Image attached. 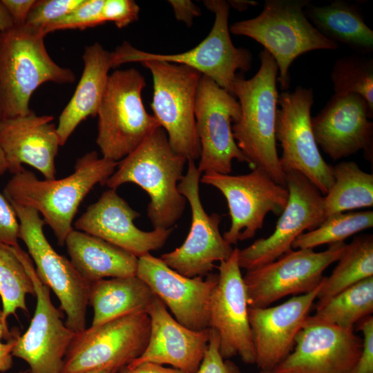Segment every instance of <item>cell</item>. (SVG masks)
<instances>
[{
    "mask_svg": "<svg viewBox=\"0 0 373 373\" xmlns=\"http://www.w3.org/2000/svg\"><path fill=\"white\" fill-rule=\"evenodd\" d=\"M117 164L118 162L99 158L93 151L76 161L72 174L59 180H41L23 168L8 181L3 195L10 203L32 208L41 214L62 246L84 198L97 184H106Z\"/></svg>",
    "mask_w": 373,
    "mask_h": 373,
    "instance_id": "cell-1",
    "label": "cell"
},
{
    "mask_svg": "<svg viewBox=\"0 0 373 373\" xmlns=\"http://www.w3.org/2000/svg\"><path fill=\"white\" fill-rule=\"evenodd\" d=\"M260 66L249 79L237 74L232 95L240 106V117L231 126L238 147L254 168L267 172L278 184L285 186V172L278 155L276 119L278 93V68L265 49L259 53Z\"/></svg>",
    "mask_w": 373,
    "mask_h": 373,
    "instance_id": "cell-2",
    "label": "cell"
},
{
    "mask_svg": "<svg viewBox=\"0 0 373 373\" xmlns=\"http://www.w3.org/2000/svg\"><path fill=\"white\" fill-rule=\"evenodd\" d=\"M187 160L171 149L165 131L159 127L133 151L118 162L106 185L116 190L134 183L150 197L147 216L154 229H170L181 218L186 200L178 189Z\"/></svg>",
    "mask_w": 373,
    "mask_h": 373,
    "instance_id": "cell-3",
    "label": "cell"
},
{
    "mask_svg": "<svg viewBox=\"0 0 373 373\" xmlns=\"http://www.w3.org/2000/svg\"><path fill=\"white\" fill-rule=\"evenodd\" d=\"M45 36L26 25L0 32V120L29 113L31 96L44 83L75 82L74 73L49 55Z\"/></svg>",
    "mask_w": 373,
    "mask_h": 373,
    "instance_id": "cell-4",
    "label": "cell"
},
{
    "mask_svg": "<svg viewBox=\"0 0 373 373\" xmlns=\"http://www.w3.org/2000/svg\"><path fill=\"white\" fill-rule=\"evenodd\" d=\"M309 3V0H266L258 16L229 27L230 32L256 40L273 57L283 91L289 87V67L298 56L312 50H333L339 47L308 20L304 9Z\"/></svg>",
    "mask_w": 373,
    "mask_h": 373,
    "instance_id": "cell-5",
    "label": "cell"
},
{
    "mask_svg": "<svg viewBox=\"0 0 373 373\" xmlns=\"http://www.w3.org/2000/svg\"><path fill=\"white\" fill-rule=\"evenodd\" d=\"M145 86L144 77L133 68L109 75L97 113L96 143L103 157L122 160L160 127L144 106Z\"/></svg>",
    "mask_w": 373,
    "mask_h": 373,
    "instance_id": "cell-6",
    "label": "cell"
},
{
    "mask_svg": "<svg viewBox=\"0 0 373 373\" xmlns=\"http://www.w3.org/2000/svg\"><path fill=\"white\" fill-rule=\"evenodd\" d=\"M204 4L215 14V21L209 35L198 46L184 52L164 55L142 51L124 41L111 52L113 68L128 62L141 63L146 60L182 64L210 78L232 95L236 71L249 70L252 55L249 50L236 48L232 43L228 24L229 3L223 0H207L204 1Z\"/></svg>",
    "mask_w": 373,
    "mask_h": 373,
    "instance_id": "cell-7",
    "label": "cell"
},
{
    "mask_svg": "<svg viewBox=\"0 0 373 373\" xmlns=\"http://www.w3.org/2000/svg\"><path fill=\"white\" fill-rule=\"evenodd\" d=\"M142 65L152 75L153 116L166 132L173 151L186 160L200 158L195 106L202 75L182 64L146 60Z\"/></svg>",
    "mask_w": 373,
    "mask_h": 373,
    "instance_id": "cell-8",
    "label": "cell"
},
{
    "mask_svg": "<svg viewBox=\"0 0 373 373\" xmlns=\"http://www.w3.org/2000/svg\"><path fill=\"white\" fill-rule=\"evenodd\" d=\"M10 204L19 222V238L26 245L38 277L59 299L66 315V325L75 334L84 331L90 283L50 245L44 233L45 222L37 211Z\"/></svg>",
    "mask_w": 373,
    "mask_h": 373,
    "instance_id": "cell-9",
    "label": "cell"
},
{
    "mask_svg": "<svg viewBox=\"0 0 373 373\" xmlns=\"http://www.w3.org/2000/svg\"><path fill=\"white\" fill-rule=\"evenodd\" d=\"M150 333L146 312L131 314L75 334L61 373H86L106 367L121 370L144 352Z\"/></svg>",
    "mask_w": 373,
    "mask_h": 373,
    "instance_id": "cell-10",
    "label": "cell"
},
{
    "mask_svg": "<svg viewBox=\"0 0 373 373\" xmlns=\"http://www.w3.org/2000/svg\"><path fill=\"white\" fill-rule=\"evenodd\" d=\"M345 246L339 242L319 252L292 249L271 262L246 271L243 280L248 306L267 307L285 296L314 291L321 285L324 271L338 260Z\"/></svg>",
    "mask_w": 373,
    "mask_h": 373,
    "instance_id": "cell-11",
    "label": "cell"
},
{
    "mask_svg": "<svg viewBox=\"0 0 373 373\" xmlns=\"http://www.w3.org/2000/svg\"><path fill=\"white\" fill-rule=\"evenodd\" d=\"M200 182L218 189L227 200L231 225L223 237L231 245L252 238L269 213L280 215L289 198L286 186L258 167L242 175L204 173Z\"/></svg>",
    "mask_w": 373,
    "mask_h": 373,
    "instance_id": "cell-12",
    "label": "cell"
},
{
    "mask_svg": "<svg viewBox=\"0 0 373 373\" xmlns=\"http://www.w3.org/2000/svg\"><path fill=\"white\" fill-rule=\"evenodd\" d=\"M312 89L298 86L294 92L278 94L276 138L282 146L285 172L296 171L325 195L334 183L332 166L322 157L312 128Z\"/></svg>",
    "mask_w": 373,
    "mask_h": 373,
    "instance_id": "cell-13",
    "label": "cell"
},
{
    "mask_svg": "<svg viewBox=\"0 0 373 373\" xmlns=\"http://www.w3.org/2000/svg\"><path fill=\"white\" fill-rule=\"evenodd\" d=\"M12 249L27 271L36 296L30 325L18 337L12 355L28 364V373H61L65 355L76 334L62 321L51 301L50 289L38 277L30 256L19 245Z\"/></svg>",
    "mask_w": 373,
    "mask_h": 373,
    "instance_id": "cell-14",
    "label": "cell"
},
{
    "mask_svg": "<svg viewBox=\"0 0 373 373\" xmlns=\"http://www.w3.org/2000/svg\"><path fill=\"white\" fill-rule=\"evenodd\" d=\"M201 171L195 161L187 160V171L178 184L180 193L189 202L191 222L187 237L179 247L163 254L160 258L171 269L189 278L207 276L216 262L227 260L233 249L220 232L221 216L209 215L200 196Z\"/></svg>",
    "mask_w": 373,
    "mask_h": 373,
    "instance_id": "cell-15",
    "label": "cell"
},
{
    "mask_svg": "<svg viewBox=\"0 0 373 373\" xmlns=\"http://www.w3.org/2000/svg\"><path fill=\"white\" fill-rule=\"evenodd\" d=\"M289 191L286 207L274 232L238 251V262L246 271L268 264L292 250L294 241L305 231L318 227L325 218L324 198L303 174L285 171Z\"/></svg>",
    "mask_w": 373,
    "mask_h": 373,
    "instance_id": "cell-16",
    "label": "cell"
},
{
    "mask_svg": "<svg viewBox=\"0 0 373 373\" xmlns=\"http://www.w3.org/2000/svg\"><path fill=\"white\" fill-rule=\"evenodd\" d=\"M237 99L210 78L202 75L196 94L195 118L200 145L201 173L230 174L232 162L248 160L238 147L232 124L240 117Z\"/></svg>",
    "mask_w": 373,
    "mask_h": 373,
    "instance_id": "cell-17",
    "label": "cell"
},
{
    "mask_svg": "<svg viewBox=\"0 0 373 373\" xmlns=\"http://www.w3.org/2000/svg\"><path fill=\"white\" fill-rule=\"evenodd\" d=\"M238 248L218 266V283L209 306V326L219 336L224 359L239 356L246 364L256 363V352L248 317V304Z\"/></svg>",
    "mask_w": 373,
    "mask_h": 373,
    "instance_id": "cell-18",
    "label": "cell"
},
{
    "mask_svg": "<svg viewBox=\"0 0 373 373\" xmlns=\"http://www.w3.org/2000/svg\"><path fill=\"white\" fill-rule=\"evenodd\" d=\"M363 340L354 331L308 316L291 353L273 370L276 373H352Z\"/></svg>",
    "mask_w": 373,
    "mask_h": 373,
    "instance_id": "cell-19",
    "label": "cell"
},
{
    "mask_svg": "<svg viewBox=\"0 0 373 373\" xmlns=\"http://www.w3.org/2000/svg\"><path fill=\"white\" fill-rule=\"evenodd\" d=\"M136 276L180 324L196 331L209 328V301L218 274L189 278L170 268L160 258L147 254L138 258Z\"/></svg>",
    "mask_w": 373,
    "mask_h": 373,
    "instance_id": "cell-20",
    "label": "cell"
},
{
    "mask_svg": "<svg viewBox=\"0 0 373 373\" xmlns=\"http://www.w3.org/2000/svg\"><path fill=\"white\" fill-rule=\"evenodd\" d=\"M365 99L350 93L334 95L323 109L312 117V128L318 146L332 160L349 157L363 151L372 158L373 123Z\"/></svg>",
    "mask_w": 373,
    "mask_h": 373,
    "instance_id": "cell-21",
    "label": "cell"
},
{
    "mask_svg": "<svg viewBox=\"0 0 373 373\" xmlns=\"http://www.w3.org/2000/svg\"><path fill=\"white\" fill-rule=\"evenodd\" d=\"M140 216L116 190L110 189L87 208L75 222V227L139 258L161 249L173 229L142 231L134 224Z\"/></svg>",
    "mask_w": 373,
    "mask_h": 373,
    "instance_id": "cell-22",
    "label": "cell"
},
{
    "mask_svg": "<svg viewBox=\"0 0 373 373\" xmlns=\"http://www.w3.org/2000/svg\"><path fill=\"white\" fill-rule=\"evenodd\" d=\"M321 284L314 291L294 296L278 305L248 307L255 364L261 370H274L293 350Z\"/></svg>",
    "mask_w": 373,
    "mask_h": 373,
    "instance_id": "cell-23",
    "label": "cell"
},
{
    "mask_svg": "<svg viewBox=\"0 0 373 373\" xmlns=\"http://www.w3.org/2000/svg\"><path fill=\"white\" fill-rule=\"evenodd\" d=\"M147 314L150 333L146 347L125 368L151 362L170 365L184 373H195L207 349L210 329L196 331L182 325L157 296Z\"/></svg>",
    "mask_w": 373,
    "mask_h": 373,
    "instance_id": "cell-24",
    "label": "cell"
},
{
    "mask_svg": "<svg viewBox=\"0 0 373 373\" xmlns=\"http://www.w3.org/2000/svg\"><path fill=\"white\" fill-rule=\"evenodd\" d=\"M54 117L37 115L33 111L0 120V142L13 175L23 164L38 170L46 180L55 179V160L60 145Z\"/></svg>",
    "mask_w": 373,
    "mask_h": 373,
    "instance_id": "cell-25",
    "label": "cell"
},
{
    "mask_svg": "<svg viewBox=\"0 0 373 373\" xmlns=\"http://www.w3.org/2000/svg\"><path fill=\"white\" fill-rule=\"evenodd\" d=\"M84 69L70 100L62 111L57 126L63 146L77 126L89 116H96L113 68L112 53L99 43L84 48Z\"/></svg>",
    "mask_w": 373,
    "mask_h": 373,
    "instance_id": "cell-26",
    "label": "cell"
},
{
    "mask_svg": "<svg viewBox=\"0 0 373 373\" xmlns=\"http://www.w3.org/2000/svg\"><path fill=\"white\" fill-rule=\"evenodd\" d=\"M65 245L70 261L89 283L136 276L138 258L99 238L73 229Z\"/></svg>",
    "mask_w": 373,
    "mask_h": 373,
    "instance_id": "cell-27",
    "label": "cell"
},
{
    "mask_svg": "<svg viewBox=\"0 0 373 373\" xmlns=\"http://www.w3.org/2000/svg\"><path fill=\"white\" fill-rule=\"evenodd\" d=\"M156 296L137 276L102 279L90 283L88 305L94 312L90 327L138 312L147 313Z\"/></svg>",
    "mask_w": 373,
    "mask_h": 373,
    "instance_id": "cell-28",
    "label": "cell"
},
{
    "mask_svg": "<svg viewBox=\"0 0 373 373\" xmlns=\"http://www.w3.org/2000/svg\"><path fill=\"white\" fill-rule=\"evenodd\" d=\"M304 12L310 23L330 41L343 44L360 55L373 52V31L357 5L343 0L323 6L309 3Z\"/></svg>",
    "mask_w": 373,
    "mask_h": 373,
    "instance_id": "cell-29",
    "label": "cell"
},
{
    "mask_svg": "<svg viewBox=\"0 0 373 373\" xmlns=\"http://www.w3.org/2000/svg\"><path fill=\"white\" fill-rule=\"evenodd\" d=\"M373 277V236H356L348 245L328 277H323L315 308L353 285Z\"/></svg>",
    "mask_w": 373,
    "mask_h": 373,
    "instance_id": "cell-30",
    "label": "cell"
},
{
    "mask_svg": "<svg viewBox=\"0 0 373 373\" xmlns=\"http://www.w3.org/2000/svg\"><path fill=\"white\" fill-rule=\"evenodd\" d=\"M334 183L323 196L325 218L373 206V175L356 162L343 161L332 166Z\"/></svg>",
    "mask_w": 373,
    "mask_h": 373,
    "instance_id": "cell-31",
    "label": "cell"
},
{
    "mask_svg": "<svg viewBox=\"0 0 373 373\" xmlns=\"http://www.w3.org/2000/svg\"><path fill=\"white\" fill-rule=\"evenodd\" d=\"M373 312V277L363 280L316 308L313 316L347 331Z\"/></svg>",
    "mask_w": 373,
    "mask_h": 373,
    "instance_id": "cell-32",
    "label": "cell"
},
{
    "mask_svg": "<svg viewBox=\"0 0 373 373\" xmlns=\"http://www.w3.org/2000/svg\"><path fill=\"white\" fill-rule=\"evenodd\" d=\"M35 295L32 282L11 246L0 245V296L5 320L17 309L28 312L26 296Z\"/></svg>",
    "mask_w": 373,
    "mask_h": 373,
    "instance_id": "cell-33",
    "label": "cell"
},
{
    "mask_svg": "<svg viewBox=\"0 0 373 373\" xmlns=\"http://www.w3.org/2000/svg\"><path fill=\"white\" fill-rule=\"evenodd\" d=\"M373 227V211L343 212L329 216L316 229L300 235L292 249H312L344 242L348 237Z\"/></svg>",
    "mask_w": 373,
    "mask_h": 373,
    "instance_id": "cell-34",
    "label": "cell"
},
{
    "mask_svg": "<svg viewBox=\"0 0 373 373\" xmlns=\"http://www.w3.org/2000/svg\"><path fill=\"white\" fill-rule=\"evenodd\" d=\"M335 95L362 96L373 113V59L352 55L336 60L330 75Z\"/></svg>",
    "mask_w": 373,
    "mask_h": 373,
    "instance_id": "cell-35",
    "label": "cell"
},
{
    "mask_svg": "<svg viewBox=\"0 0 373 373\" xmlns=\"http://www.w3.org/2000/svg\"><path fill=\"white\" fill-rule=\"evenodd\" d=\"M104 1V0H83L72 12L48 25L44 30V33L46 35L53 31L68 29L82 30L104 24L105 22L102 15Z\"/></svg>",
    "mask_w": 373,
    "mask_h": 373,
    "instance_id": "cell-36",
    "label": "cell"
},
{
    "mask_svg": "<svg viewBox=\"0 0 373 373\" xmlns=\"http://www.w3.org/2000/svg\"><path fill=\"white\" fill-rule=\"evenodd\" d=\"M83 0H39L32 6L25 25L41 31L75 10Z\"/></svg>",
    "mask_w": 373,
    "mask_h": 373,
    "instance_id": "cell-37",
    "label": "cell"
},
{
    "mask_svg": "<svg viewBox=\"0 0 373 373\" xmlns=\"http://www.w3.org/2000/svg\"><path fill=\"white\" fill-rule=\"evenodd\" d=\"M139 6L132 0H104L102 15L104 22H113L118 28L137 20Z\"/></svg>",
    "mask_w": 373,
    "mask_h": 373,
    "instance_id": "cell-38",
    "label": "cell"
},
{
    "mask_svg": "<svg viewBox=\"0 0 373 373\" xmlns=\"http://www.w3.org/2000/svg\"><path fill=\"white\" fill-rule=\"evenodd\" d=\"M195 373H238L233 363L222 356L218 334L212 329H210L207 349Z\"/></svg>",
    "mask_w": 373,
    "mask_h": 373,
    "instance_id": "cell-39",
    "label": "cell"
},
{
    "mask_svg": "<svg viewBox=\"0 0 373 373\" xmlns=\"http://www.w3.org/2000/svg\"><path fill=\"white\" fill-rule=\"evenodd\" d=\"M19 229L15 209L5 195L0 193V245H19Z\"/></svg>",
    "mask_w": 373,
    "mask_h": 373,
    "instance_id": "cell-40",
    "label": "cell"
},
{
    "mask_svg": "<svg viewBox=\"0 0 373 373\" xmlns=\"http://www.w3.org/2000/svg\"><path fill=\"white\" fill-rule=\"evenodd\" d=\"M363 334L362 350L352 373H373V316H367L356 323Z\"/></svg>",
    "mask_w": 373,
    "mask_h": 373,
    "instance_id": "cell-41",
    "label": "cell"
},
{
    "mask_svg": "<svg viewBox=\"0 0 373 373\" xmlns=\"http://www.w3.org/2000/svg\"><path fill=\"white\" fill-rule=\"evenodd\" d=\"M19 334L10 332L8 321L5 320L0 310V372L9 370L12 366V352Z\"/></svg>",
    "mask_w": 373,
    "mask_h": 373,
    "instance_id": "cell-42",
    "label": "cell"
},
{
    "mask_svg": "<svg viewBox=\"0 0 373 373\" xmlns=\"http://www.w3.org/2000/svg\"><path fill=\"white\" fill-rule=\"evenodd\" d=\"M15 26H23L35 0H1Z\"/></svg>",
    "mask_w": 373,
    "mask_h": 373,
    "instance_id": "cell-43",
    "label": "cell"
},
{
    "mask_svg": "<svg viewBox=\"0 0 373 373\" xmlns=\"http://www.w3.org/2000/svg\"><path fill=\"white\" fill-rule=\"evenodd\" d=\"M172 6L175 18L188 26L192 25L194 17L200 15V8L189 0L169 1Z\"/></svg>",
    "mask_w": 373,
    "mask_h": 373,
    "instance_id": "cell-44",
    "label": "cell"
},
{
    "mask_svg": "<svg viewBox=\"0 0 373 373\" xmlns=\"http://www.w3.org/2000/svg\"><path fill=\"white\" fill-rule=\"evenodd\" d=\"M121 373H184L183 372L171 367H166L151 362H144L132 368H123Z\"/></svg>",
    "mask_w": 373,
    "mask_h": 373,
    "instance_id": "cell-45",
    "label": "cell"
},
{
    "mask_svg": "<svg viewBox=\"0 0 373 373\" xmlns=\"http://www.w3.org/2000/svg\"><path fill=\"white\" fill-rule=\"evenodd\" d=\"M14 26L11 16L2 1H0V32L10 29Z\"/></svg>",
    "mask_w": 373,
    "mask_h": 373,
    "instance_id": "cell-46",
    "label": "cell"
},
{
    "mask_svg": "<svg viewBox=\"0 0 373 373\" xmlns=\"http://www.w3.org/2000/svg\"><path fill=\"white\" fill-rule=\"evenodd\" d=\"M229 6H233L236 9L243 10L248 8V6H254L257 2L253 1H230Z\"/></svg>",
    "mask_w": 373,
    "mask_h": 373,
    "instance_id": "cell-47",
    "label": "cell"
},
{
    "mask_svg": "<svg viewBox=\"0 0 373 373\" xmlns=\"http://www.w3.org/2000/svg\"><path fill=\"white\" fill-rule=\"evenodd\" d=\"M8 169L6 156L0 142V176L8 171Z\"/></svg>",
    "mask_w": 373,
    "mask_h": 373,
    "instance_id": "cell-48",
    "label": "cell"
},
{
    "mask_svg": "<svg viewBox=\"0 0 373 373\" xmlns=\"http://www.w3.org/2000/svg\"><path fill=\"white\" fill-rule=\"evenodd\" d=\"M119 370L115 367H106L98 370L91 371L86 373H117Z\"/></svg>",
    "mask_w": 373,
    "mask_h": 373,
    "instance_id": "cell-49",
    "label": "cell"
},
{
    "mask_svg": "<svg viewBox=\"0 0 373 373\" xmlns=\"http://www.w3.org/2000/svg\"><path fill=\"white\" fill-rule=\"evenodd\" d=\"M259 373H276L274 370H261Z\"/></svg>",
    "mask_w": 373,
    "mask_h": 373,
    "instance_id": "cell-50",
    "label": "cell"
},
{
    "mask_svg": "<svg viewBox=\"0 0 373 373\" xmlns=\"http://www.w3.org/2000/svg\"><path fill=\"white\" fill-rule=\"evenodd\" d=\"M19 373H28V370L26 371H21V372H19Z\"/></svg>",
    "mask_w": 373,
    "mask_h": 373,
    "instance_id": "cell-51",
    "label": "cell"
}]
</instances>
